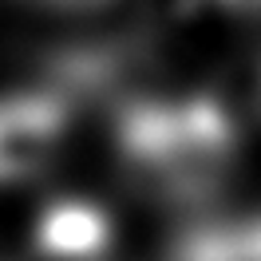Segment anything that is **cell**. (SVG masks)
I'll use <instances>...</instances> for the list:
<instances>
[{
  "label": "cell",
  "mask_w": 261,
  "mask_h": 261,
  "mask_svg": "<svg viewBox=\"0 0 261 261\" xmlns=\"http://www.w3.org/2000/svg\"><path fill=\"white\" fill-rule=\"evenodd\" d=\"M115 143L127 166L170 206H206L226 186L238 130L210 95L127 99L119 107Z\"/></svg>",
  "instance_id": "1"
},
{
  "label": "cell",
  "mask_w": 261,
  "mask_h": 261,
  "mask_svg": "<svg viewBox=\"0 0 261 261\" xmlns=\"http://www.w3.org/2000/svg\"><path fill=\"white\" fill-rule=\"evenodd\" d=\"M71 103L64 91H28L0 99V182L40 178L64 147Z\"/></svg>",
  "instance_id": "2"
},
{
  "label": "cell",
  "mask_w": 261,
  "mask_h": 261,
  "mask_svg": "<svg viewBox=\"0 0 261 261\" xmlns=\"http://www.w3.org/2000/svg\"><path fill=\"white\" fill-rule=\"evenodd\" d=\"M111 242V218L91 202H56L36 222V245L75 257H99Z\"/></svg>",
  "instance_id": "3"
},
{
  "label": "cell",
  "mask_w": 261,
  "mask_h": 261,
  "mask_svg": "<svg viewBox=\"0 0 261 261\" xmlns=\"http://www.w3.org/2000/svg\"><path fill=\"white\" fill-rule=\"evenodd\" d=\"M20 261H103V253H99V257H75V253H56V249H44V245H36L32 253H24Z\"/></svg>",
  "instance_id": "4"
},
{
  "label": "cell",
  "mask_w": 261,
  "mask_h": 261,
  "mask_svg": "<svg viewBox=\"0 0 261 261\" xmlns=\"http://www.w3.org/2000/svg\"><path fill=\"white\" fill-rule=\"evenodd\" d=\"M233 12H245V16H261V0H222Z\"/></svg>",
  "instance_id": "5"
},
{
  "label": "cell",
  "mask_w": 261,
  "mask_h": 261,
  "mask_svg": "<svg viewBox=\"0 0 261 261\" xmlns=\"http://www.w3.org/2000/svg\"><path fill=\"white\" fill-rule=\"evenodd\" d=\"M44 4H60V8H91V4H103V0H44Z\"/></svg>",
  "instance_id": "6"
}]
</instances>
